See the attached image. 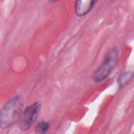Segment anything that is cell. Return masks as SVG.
Segmentation results:
<instances>
[{
	"instance_id": "1",
	"label": "cell",
	"mask_w": 134,
	"mask_h": 134,
	"mask_svg": "<svg viewBox=\"0 0 134 134\" xmlns=\"http://www.w3.org/2000/svg\"><path fill=\"white\" fill-rule=\"evenodd\" d=\"M23 101L19 96L8 100L0 110V129L6 130L14 125L20 118Z\"/></svg>"
},
{
	"instance_id": "2",
	"label": "cell",
	"mask_w": 134,
	"mask_h": 134,
	"mask_svg": "<svg viewBox=\"0 0 134 134\" xmlns=\"http://www.w3.org/2000/svg\"><path fill=\"white\" fill-rule=\"evenodd\" d=\"M119 55L116 49H110L104 57L101 65L93 74V80L95 82H100L106 79L117 64Z\"/></svg>"
},
{
	"instance_id": "3",
	"label": "cell",
	"mask_w": 134,
	"mask_h": 134,
	"mask_svg": "<svg viewBox=\"0 0 134 134\" xmlns=\"http://www.w3.org/2000/svg\"><path fill=\"white\" fill-rule=\"evenodd\" d=\"M41 110L39 102H35L33 104L27 107L20 118L19 126L21 131L28 130L35 122Z\"/></svg>"
},
{
	"instance_id": "4",
	"label": "cell",
	"mask_w": 134,
	"mask_h": 134,
	"mask_svg": "<svg viewBox=\"0 0 134 134\" xmlns=\"http://www.w3.org/2000/svg\"><path fill=\"white\" fill-rule=\"evenodd\" d=\"M97 0H76L75 5V13L78 16L86 15L93 9Z\"/></svg>"
},
{
	"instance_id": "5",
	"label": "cell",
	"mask_w": 134,
	"mask_h": 134,
	"mask_svg": "<svg viewBox=\"0 0 134 134\" xmlns=\"http://www.w3.org/2000/svg\"><path fill=\"white\" fill-rule=\"evenodd\" d=\"M49 128V124L48 122H41L38 123V125L35 127V133H44L48 131Z\"/></svg>"
},
{
	"instance_id": "6",
	"label": "cell",
	"mask_w": 134,
	"mask_h": 134,
	"mask_svg": "<svg viewBox=\"0 0 134 134\" xmlns=\"http://www.w3.org/2000/svg\"><path fill=\"white\" fill-rule=\"evenodd\" d=\"M58 0H49V2H50V3H54V2H57Z\"/></svg>"
}]
</instances>
